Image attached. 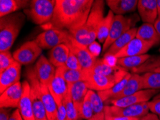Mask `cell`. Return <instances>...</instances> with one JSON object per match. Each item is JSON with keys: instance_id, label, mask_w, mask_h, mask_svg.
<instances>
[{"instance_id": "obj_29", "label": "cell", "mask_w": 160, "mask_h": 120, "mask_svg": "<svg viewBox=\"0 0 160 120\" xmlns=\"http://www.w3.org/2000/svg\"><path fill=\"white\" fill-rule=\"evenodd\" d=\"M150 57L151 55L149 54H144L117 58V65L124 68L126 69H133L144 64Z\"/></svg>"}, {"instance_id": "obj_6", "label": "cell", "mask_w": 160, "mask_h": 120, "mask_svg": "<svg viewBox=\"0 0 160 120\" xmlns=\"http://www.w3.org/2000/svg\"><path fill=\"white\" fill-rule=\"evenodd\" d=\"M128 73L129 72H128V69L124 68L115 74L111 76L96 74L92 73L91 70H88V76L85 82L88 89L96 91L97 92L103 91L114 86L116 84L123 80Z\"/></svg>"}, {"instance_id": "obj_48", "label": "cell", "mask_w": 160, "mask_h": 120, "mask_svg": "<svg viewBox=\"0 0 160 120\" xmlns=\"http://www.w3.org/2000/svg\"><path fill=\"white\" fill-rule=\"evenodd\" d=\"M154 25L157 32V33L159 34V35L160 37V18H157L156 22H155V23L154 24Z\"/></svg>"}, {"instance_id": "obj_31", "label": "cell", "mask_w": 160, "mask_h": 120, "mask_svg": "<svg viewBox=\"0 0 160 120\" xmlns=\"http://www.w3.org/2000/svg\"><path fill=\"white\" fill-rule=\"evenodd\" d=\"M131 76H132V73H128L123 80L121 81L120 82H118V84H116L114 86H113L111 89L103 91H98L99 97H100L101 99H102L104 104H105L106 102H108V100H110L112 99V98L114 97L116 95H117L118 94V93L122 91L123 87L125 86V85L127 84V83L128 82V79L130 78Z\"/></svg>"}, {"instance_id": "obj_24", "label": "cell", "mask_w": 160, "mask_h": 120, "mask_svg": "<svg viewBox=\"0 0 160 120\" xmlns=\"http://www.w3.org/2000/svg\"><path fill=\"white\" fill-rule=\"evenodd\" d=\"M138 28H133L118 38L112 45L110 46L107 51L104 53V56H115L118 52L126 47L132 40L136 38Z\"/></svg>"}, {"instance_id": "obj_53", "label": "cell", "mask_w": 160, "mask_h": 120, "mask_svg": "<svg viewBox=\"0 0 160 120\" xmlns=\"http://www.w3.org/2000/svg\"><path fill=\"white\" fill-rule=\"evenodd\" d=\"M159 119H160V116H159Z\"/></svg>"}, {"instance_id": "obj_38", "label": "cell", "mask_w": 160, "mask_h": 120, "mask_svg": "<svg viewBox=\"0 0 160 120\" xmlns=\"http://www.w3.org/2000/svg\"><path fill=\"white\" fill-rule=\"evenodd\" d=\"M94 114H94L93 108H92L91 102H90L89 99V96L88 94H87L83 104H82L81 113H80V119L88 120L91 119Z\"/></svg>"}, {"instance_id": "obj_34", "label": "cell", "mask_w": 160, "mask_h": 120, "mask_svg": "<svg viewBox=\"0 0 160 120\" xmlns=\"http://www.w3.org/2000/svg\"><path fill=\"white\" fill-rule=\"evenodd\" d=\"M142 76L143 89L160 90V73H145Z\"/></svg>"}, {"instance_id": "obj_18", "label": "cell", "mask_w": 160, "mask_h": 120, "mask_svg": "<svg viewBox=\"0 0 160 120\" xmlns=\"http://www.w3.org/2000/svg\"><path fill=\"white\" fill-rule=\"evenodd\" d=\"M153 47L151 44H149L138 38H134L131 42L123 48L120 52H118L115 55L116 58H121L129 56H135L144 55L150 50V48Z\"/></svg>"}, {"instance_id": "obj_22", "label": "cell", "mask_w": 160, "mask_h": 120, "mask_svg": "<svg viewBox=\"0 0 160 120\" xmlns=\"http://www.w3.org/2000/svg\"><path fill=\"white\" fill-rule=\"evenodd\" d=\"M138 0H107L106 4L116 15H124L137 9Z\"/></svg>"}, {"instance_id": "obj_36", "label": "cell", "mask_w": 160, "mask_h": 120, "mask_svg": "<svg viewBox=\"0 0 160 120\" xmlns=\"http://www.w3.org/2000/svg\"><path fill=\"white\" fill-rule=\"evenodd\" d=\"M63 103L65 104V109H66L68 120H78L80 119L78 112L76 107H75L69 91L68 92L66 97H65Z\"/></svg>"}, {"instance_id": "obj_51", "label": "cell", "mask_w": 160, "mask_h": 120, "mask_svg": "<svg viewBox=\"0 0 160 120\" xmlns=\"http://www.w3.org/2000/svg\"><path fill=\"white\" fill-rule=\"evenodd\" d=\"M158 98H160V94H158V95H157V96L154 97V99H158Z\"/></svg>"}, {"instance_id": "obj_10", "label": "cell", "mask_w": 160, "mask_h": 120, "mask_svg": "<svg viewBox=\"0 0 160 120\" xmlns=\"http://www.w3.org/2000/svg\"><path fill=\"white\" fill-rule=\"evenodd\" d=\"M66 45L76 55L83 70H90L93 68L98 59L89 50L88 47L78 42L71 35L69 42Z\"/></svg>"}, {"instance_id": "obj_26", "label": "cell", "mask_w": 160, "mask_h": 120, "mask_svg": "<svg viewBox=\"0 0 160 120\" xmlns=\"http://www.w3.org/2000/svg\"><path fill=\"white\" fill-rule=\"evenodd\" d=\"M136 38L153 46L160 43V37L154 25L149 23H144L138 28Z\"/></svg>"}, {"instance_id": "obj_14", "label": "cell", "mask_w": 160, "mask_h": 120, "mask_svg": "<svg viewBox=\"0 0 160 120\" xmlns=\"http://www.w3.org/2000/svg\"><path fill=\"white\" fill-rule=\"evenodd\" d=\"M109 109L113 117H128L142 119L149 114V109L147 102L140 103L127 107H118L108 106Z\"/></svg>"}, {"instance_id": "obj_1", "label": "cell", "mask_w": 160, "mask_h": 120, "mask_svg": "<svg viewBox=\"0 0 160 120\" xmlns=\"http://www.w3.org/2000/svg\"><path fill=\"white\" fill-rule=\"evenodd\" d=\"M93 2V0H56L52 20L42 27L45 30L58 29L73 33L86 22Z\"/></svg>"}, {"instance_id": "obj_19", "label": "cell", "mask_w": 160, "mask_h": 120, "mask_svg": "<svg viewBox=\"0 0 160 120\" xmlns=\"http://www.w3.org/2000/svg\"><path fill=\"white\" fill-rule=\"evenodd\" d=\"M39 95L44 104L47 113L48 120H56V114L58 110V105L54 98L50 92L48 86L40 83L38 87Z\"/></svg>"}, {"instance_id": "obj_40", "label": "cell", "mask_w": 160, "mask_h": 120, "mask_svg": "<svg viewBox=\"0 0 160 120\" xmlns=\"http://www.w3.org/2000/svg\"><path fill=\"white\" fill-rule=\"evenodd\" d=\"M149 111L152 112V114L160 116V98L154 99L152 101L147 102Z\"/></svg>"}, {"instance_id": "obj_23", "label": "cell", "mask_w": 160, "mask_h": 120, "mask_svg": "<svg viewBox=\"0 0 160 120\" xmlns=\"http://www.w3.org/2000/svg\"><path fill=\"white\" fill-rule=\"evenodd\" d=\"M141 90H143L142 76L139 74L132 73V76H131L130 78L128 79V82L125 85V86L123 87L122 91L118 93L117 95H116L114 97L108 100V101L122 99V98L123 97L131 96V95L134 94Z\"/></svg>"}, {"instance_id": "obj_13", "label": "cell", "mask_w": 160, "mask_h": 120, "mask_svg": "<svg viewBox=\"0 0 160 120\" xmlns=\"http://www.w3.org/2000/svg\"><path fill=\"white\" fill-rule=\"evenodd\" d=\"M34 71L41 84L48 86L55 77L56 69L50 60L42 55L36 63Z\"/></svg>"}, {"instance_id": "obj_25", "label": "cell", "mask_w": 160, "mask_h": 120, "mask_svg": "<svg viewBox=\"0 0 160 120\" xmlns=\"http://www.w3.org/2000/svg\"><path fill=\"white\" fill-rule=\"evenodd\" d=\"M70 54V48L66 44L53 48L49 52V60L55 68L65 66Z\"/></svg>"}, {"instance_id": "obj_33", "label": "cell", "mask_w": 160, "mask_h": 120, "mask_svg": "<svg viewBox=\"0 0 160 120\" xmlns=\"http://www.w3.org/2000/svg\"><path fill=\"white\" fill-rule=\"evenodd\" d=\"M160 68V55L151 56L144 64L140 65L139 67L131 69L132 73H144L153 72L155 69Z\"/></svg>"}, {"instance_id": "obj_7", "label": "cell", "mask_w": 160, "mask_h": 120, "mask_svg": "<svg viewBox=\"0 0 160 120\" xmlns=\"http://www.w3.org/2000/svg\"><path fill=\"white\" fill-rule=\"evenodd\" d=\"M26 76L30 85V99L32 102L35 119L48 120L44 104L41 100L38 92V87L40 82L36 76L34 68H30L27 70Z\"/></svg>"}, {"instance_id": "obj_30", "label": "cell", "mask_w": 160, "mask_h": 120, "mask_svg": "<svg viewBox=\"0 0 160 120\" xmlns=\"http://www.w3.org/2000/svg\"><path fill=\"white\" fill-rule=\"evenodd\" d=\"M114 17V14L111 10L108 11L107 15L104 17L102 23L100 25V28H99L98 36H97V39L98 40L99 43L103 44L105 43L111 32Z\"/></svg>"}, {"instance_id": "obj_44", "label": "cell", "mask_w": 160, "mask_h": 120, "mask_svg": "<svg viewBox=\"0 0 160 120\" xmlns=\"http://www.w3.org/2000/svg\"><path fill=\"white\" fill-rule=\"evenodd\" d=\"M140 120H160V119L159 117H157V115L152 113H149L146 116L142 117Z\"/></svg>"}, {"instance_id": "obj_50", "label": "cell", "mask_w": 160, "mask_h": 120, "mask_svg": "<svg viewBox=\"0 0 160 120\" xmlns=\"http://www.w3.org/2000/svg\"><path fill=\"white\" fill-rule=\"evenodd\" d=\"M153 72H156V73H160V68H157V69H155Z\"/></svg>"}, {"instance_id": "obj_46", "label": "cell", "mask_w": 160, "mask_h": 120, "mask_svg": "<svg viewBox=\"0 0 160 120\" xmlns=\"http://www.w3.org/2000/svg\"><path fill=\"white\" fill-rule=\"evenodd\" d=\"M104 112H105V120H113V116L111 113L108 106H105Z\"/></svg>"}, {"instance_id": "obj_37", "label": "cell", "mask_w": 160, "mask_h": 120, "mask_svg": "<svg viewBox=\"0 0 160 120\" xmlns=\"http://www.w3.org/2000/svg\"><path fill=\"white\" fill-rule=\"evenodd\" d=\"M15 62V60L9 50L0 53V73L7 69Z\"/></svg>"}, {"instance_id": "obj_45", "label": "cell", "mask_w": 160, "mask_h": 120, "mask_svg": "<svg viewBox=\"0 0 160 120\" xmlns=\"http://www.w3.org/2000/svg\"><path fill=\"white\" fill-rule=\"evenodd\" d=\"M88 120H105V112H103L101 113L95 114Z\"/></svg>"}, {"instance_id": "obj_43", "label": "cell", "mask_w": 160, "mask_h": 120, "mask_svg": "<svg viewBox=\"0 0 160 120\" xmlns=\"http://www.w3.org/2000/svg\"><path fill=\"white\" fill-rule=\"evenodd\" d=\"M9 120H24V119L22 118V117L20 112H19V110L18 109L14 110L12 113L10 118H9Z\"/></svg>"}, {"instance_id": "obj_35", "label": "cell", "mask_w": 160, "mask_h": 120, "mask_svg": "<svg viewBox=\"0 0 160 120\" xmlns=\"http://www.w3.org/2000/svg\"><path fill=\"white\" fill-rule=\"evenodd\" d=\"M88 94L94 114H98L104 112V108H105L104 102L101 99V97H99L98 92L89 89Z\"/></svg>"}, {"instance_id": "obj_4", "label": "cell", "mask_w": 160, "mask_h": 120, "mask_svg": "<svg viewBox=\"0 0 160 120\" xmlns=\"http://www.w3.org/2000/svg\"><path fill=\"white\" fill-rule=\"evenodd\" d=\"M55 4L56 0H32L25 12L34 23L42 26L52 20Z\"/></svg>"}, {"instance_id": "obj_27", "label": "cell", "mask_w": 160, "mask_h": 120, "mask_svg": "<svg viewBox=\"0 0 160 120\" xmlns=\"http://www.w3.org/2000/svg\"><path fill=\"white\" fill-rule=\"evenodd\" d=\"M30 2L25 0H1L0 1V17L3 18L15 13L19 9L30 7Z\"/></svg>"}, {"instance_id": "obj_5", "label": "cell", "mask_w": 160, "mask_h": 120, "mask_svg": "<svg viewBox=\"0 0 160 120\" xmlns=\"http://www.w3.org/2000/svg\"><path fill=\"white\" fill-rule=\"evenodd\" d=\"M139 19V17L135 14L130 16L115 15L109 35L103 44V53H105L110 46L123 34L132 28H135L134 25Z\"/></svg>"}, {"instance_id": "obj_2", "label": "cell", "mask_w": 160, "mask_h": 120, "mask_svg": "<svg viewBox=\"0 0 160 120\" xmlns=\"http://www.w3.org/2000/svg\"><path fill=\"white\" fill-rule=\"evenodd\" d=\"M103 14L104 1H94L86 23L71 35L78 43L89 47L97 39L99 28L104 18Z\"/></svg>"}, {"instance_id": "obj_52", "label": "cell", "mask_w": 160, "mask_h": 120, "mask_svg": "<svg viewBox=\"0 0 160 120\" xmlns=\"http://www.w3.org/2000/svg\"><path fill=\"white\" fill-rule=\"evenodd\" d=\"M159 52H160V49H159Z\"/></svg>"}, {"instance_id": "obj_49", "label": "cell", "mask_w": 160, "mask_h": 120, "mask_svg": "<svg viewBox=\"0 0 160 120\" xmlns=\"http://www.w3.org/2000/svg\"><path fill=\"white\" fill-rule=\"evenodd\" d=\"M157 12H158V18H160V0H157Z\"/></svg>"}, {"instance_id": "obj_8", "label": "cell", "mask_w": 160, "mask_h": 120, "mask_svg": "<svg viewBox=\"0 0 160 120\" xmlns=\"http://www.w3.org/2000/svg\"><path fill=\"white\" fill-rule=\"evenodd\" d=\"M71 34L66 30L50 29L40 33L35 40L42 49H52L61 44L68 43Z\"/></svg>"}, {"instance_id": "obj_3", "label": "cell", "mask_w": 160, "mask_h": 120, "mask_svg": "<svg viewBox=\"0 0 160 120\" xmlns=\"http://www.w3.org/2000/svg\"><path fill=\"white\" fill-rule=\"evenodd\" d=\"M25 16L16 12L0 19V51L9 50L25 23Z\"/></svg>"}, {"instance_id": "obj_15", "label": "cell", "mask_w": 160, "mask_h": 120, "mask_svg": "<svg viewBox=\"0 0 160 120\" xmlns=\"http://www.w3.org/2000/svg\"><path fill=\"white\" fill-rule=\"evenodd\" d=\"M48 87L55 101L56 102L57 105L61 104L68 92V84L65 81L58 68H56L55 77Z\"/></svg>"}, {"instance_id": "obj_28", "label": "cell", "mask_w": 160, "mask_h": 120, "mask_svg": "<svg viewBox=\"0 0 160 120\" xmlns=\"http://www.w3.org/2000/svg\"><path fill=\"white\" fill-rule=\"evenodd\" d=\"M62 77L68 84H72L78 81H85L87 78L88 70H71L65 66L58 68Z\"/></svg>"}, {"instance_id": "obj_9", "label": "cell", "mask_w": 160, "mask_h": 120, "mask_svg": "<svg viewBox=\"0 0 160 120\" xmlns=\"http://www.w3.org/2000/svg\"><path fill=\"white\" fill-rule=\"evenodd\" d=\"M42 49L35 40L28 41L24 43L20 48L13 53V57L17 62L20 65H28L35 61L42 55Z\"/></svg>"}, {"instance_id": "obj_11", "label": "cell", "mask_w": 160, "mask_h": 120, "mask_svg": "<svg viewBox=\"0 0 160 120\" xmlns=\"http://www.w3.org/2000/svg\"><path fill=\"white\" fill-rule=\"evenodd\" d=\"M159 90L154 89H143L139 91L131 96L122 98V99L111 100L105 103L106 106H115L118 107H127L135 105L140 103L148 102L155 94L159 92Z\"/></svg>"}, {"instance_id": "obj_41", "label": "cell", "mask_w": 160, "mask_h": 120, "mask_svg": "<svg viewBox=\"0 0 160 120\" xmlns=\"http://www.w3.org/2000/svg\"><path fill=\"white\" fill-rule=\"evenodd\" d=\"M56 120H68L67 112L63 102H62L61 104L58 105Z\"/></svg>"}, {"instance_id": "obj_21", "label": "cell", "mask_w": 160, "mask_h": 120, "mask_svg": "<svg viewBox=\"0 0 160 120\" xmlns=\"http://www.w3.org/2000/svg\"><path fill=\"white\" fill-rule=\"evenodd\" d=\"M88 88L85 81H78L75 84H68V91L71 94V99L74 103L75 107L78 112L79 117L82 104L84 102L87 94L88 92Z\"/></svg>"}, {"instance_id": "obj_42", "label": "cell", "mask_w": 160, "mask_h": 120, "mask_svg": "<svg viewBox=\"0 0 160 120\" xmlns=\"http://www.w3.org/2000/svg\"><path fill=\"white\" fill-rule=\"evenodd\" d=\"M11 114L10 109L1 108L0 109V120H9Z\"/></svg>"}, {"instance_id": "obj_32", "label": "cell", "mask_w": 160, "mask_h": 120, "mask_svg": "<svg viewBox=\"0 0 160 120\" xmlns=\"http://www.w3.org/2000/svg\"><path fill=\"white\" fill-rule=\"evenodd\" d=\"M122 67L119 65L116 66H111L108 65L107 63L105 62L103 58L101 59H98L96 61V64L90 70L92 73H96V74L99 75H103V76H111L113 75L117 72L119 71L120 70L122 69Z\"/></svg>"}, {"instance_id": "obj_17", "label": "cell", "mask_w": 160, "mask_h": 120, "mask_svg": "<svg viewBox=\"0 0 160 120\" xmlns=\"http://www.w3.org/2000/svg\"><path fill=\"white\" fill-rule=\"evenodd\" d=\"M137 9L144 23L154 24L158 18L157 0H139Z\"/></svg>"}, {"instance_id": "obj_16", "label": "cell", "mask_w": 160, "mask_h": 120, "mask_svg": "<svg viewBox=\"0 0 160 120\" xmlns=\"http://www.w3.org/2000/svg\"><path fill=\"white\" fill-rule=\"evenodd\" d=\"M21 65L15 61L10 67L0 73V93L19 82L21 76Z\"/></svg>"}, {"instance_id": "obj_47", "label": "cell", "mask_w": 160, "mask_h": 120, "mask_svg": "<svg viewBox=\"0 0 160 120\" xmlns=\"http://www.w3.org/2000/svg\"><path fill=\"white\" fill-rule=\"evenodd\" d=\"M141 119L134 118V117H113V120H140Z\"/></svg>"}, {"instance_id": "obj_12", "label": "cell", "mask_w": 160, "mask_h": 120, "mask_svg": "<svg viewBox=\"0 0 160 120\" xmlns=\"http://www.w3.org/2000/svg\"><path fill=\"white\" fill-rule=\"evenodd\" d=\"M23 94L22 84L17 83L7 89L0 96L1 108H18Z\"/></svg>"}, {"instance_id": "obj_20", "label": "cell", "mask_w": 160, "mask_h": 120, "mask_svg": "<svg viewBox=\"0 0 160 120\" xmlns=\"http://www.w3.org/2000/svg\"><path fill=\"white\" fill-rule=\"evenodd\" d=\"M23 94L19 102L18 109L24 120H35L30 99V85L28 81L22 83Z\"/></svg>"}, {"instance_id": "obj_39", "label": "cell", "mask_w": 160, "mask_h": 120, "mask_svg": "<svg viewBox=\"0 0 160 120\" xmlns=\"http://www.w3.org/2000/svg\"><path fill=\"white\" fill-rule=\"evenodd\" d=\"M65 67L68 69L71 70H82V66L80 63L78 59L76 56V55L72 53V51L70 49V54L68 58L67 62L65 63Z\"/></svg>"}]
</instances>
